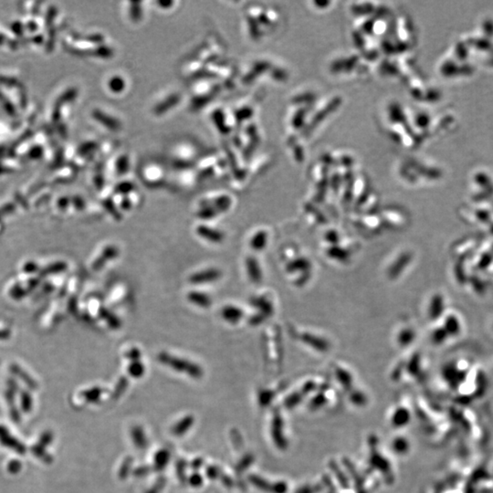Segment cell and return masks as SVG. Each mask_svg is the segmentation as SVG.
Here are the masks:
<instances>
[{"mask_svg":"<svg viewBox=\"0 0 493 493\" xmlns=\"http://www.w3.org/2000/svg\"><path fill=\"white\" fill-rule=\"evenodd\" d=\"M187 300L196 306L205 308V309L209 307L212 303L210 297L206 293H202L200 292H189L187 294Z\"/></svg>","mask_w":493,"mask_h":493,"instance_id":"12","label":"cell"},{"mask_svg":"<svg viewBox=\"0 0 493 493\" xmlns=\"http://www.w3.org/2000/svg\"><path fill=\"white\" fill-rule=\"evenodd\" d=\"M56 15V10L54 7H51V9L49 10V12H48V15H47V25L49 26L51 24L54 17Z\"/></svg>","mask_w":493,"mask_h":493,"instance_id":"22","label":"cell"},{"mask_svg":"<svg viewBox=\"0 0 493 493\" xmlns=\"http://www.w3.org/2000/svg\"><path fill=\"white\" fill-rule=\"evenodd\" d=\"M0 100L3 101V106H4L6 111H8V112H9L11 115H14V114L16 113L14 107H13V105L11 104V101L6 99L4 95L2 94V92H1V91H0Z\"/></svg>","mask_w":493,"mask_h":493,"instance_id":"20","label":"cell"},{"mask_svg":"<svg viewBox=\"0 0 493 493\" xmlns=\"http://www.w3.org/2000/svg\"><path fill=\"white\" fill-rule=\"evenodd\" d=\"M159 359L161 360L162 362L168 363V364H170L172 366L177 368V369H183V370H187V371L193 373V374H198V368H196L195 365H193L191 363L186 362L184 360H181V359L174 357L166 352H161L159 354Z\"/></svg>","mask_w":493,"mask_h":493,"instance_id":"6","label":"cell"},{"mask_svg":"<svg viewBox=\"0 0 493 493\" xmlns=\"http://www.w3.org/2000/svg\"><path fill=\"white\" fill-rule=\"evenodd\" d=\"M221 315L226 322L235 324L241 320L244 314L239 308L227 305L222 309Z\"/></svg>","mask_w":493,"mask_h":493,"instance_id":"11","label":"cell"},{"mask_svg":"<svg viewBox=\"0 0 493 493\" xmlns=\"http://www.w3.org/2000/svg\"><path fill=\"white\" fill-rule=\"evenodd\" d=\"M0 82L6 84V85H16L18 83L17 80L11 79V78H6V77H0Z\"/></svg>","mask_w":493,"mask_h":493,"instance_id":"23","label":"cell"},{"mask_svg":"<svg viewBox=\"0 0 493 493\" xmlns=\"http://www.w3.org/2000/svg\"><path fill=\"white\" fill-rule=\"evenodd\" d=\"M404 329L405 330H403V331L401 330L400 332L398 333V342L400 344H402V343L408 344L412 341L414 334H413L412 331L409 330V328H404Z\"/></svg>","mask_w":493,"mask_h":493,"instance_id":"18","label":"cell"},{"mask_svg":"<svg viewBox=\"0 0 493 493\" xmlns=\"http://www.w3.org/2000/svg\"><path fill=\"white\" fill-rule=\"evenodd\" d=\"M3 168H4V167H2V166H0V173H2V172H3Z\"/></svg>","mask_w":493,"mask_h":493,"instance_id":"26","label":"cell"},{"mask_svg":"<svg viewBox=\"0 0 493 493\" xmlns=\"http://www.w3.org/2000/svg\"><path fill=\"white\" fill-rule=\"evenodd\" d=\"M196 233L198 236H201L203 238H205L206 240L212 242V243H221L225 238V235L223 232L215 229V228H211L209 226H205V225H200V226H197Z\"/></svg>","mask_w":493,"mask_h":493,"instance_id":"8","label":"cell"},{"mask_svg":"<svg viewBox=\"0 0 493 493\" xmlns=\"http://www.w3.org/2000/svg\"><path fill=\"white\" fill-rule=\"evenodd\" d=\"M42 153H43V149L40 147V146H36V147H33L31 149L30 153H29V156L32 159H38L42 156Z\"/></svg>","mask_w":493,"mask_h":493,"instance_id":"21","label":"cell"},{"mask_svg":"<svg viewBox=\"0 0 493 493\" xmlns=\"http://www.w3.org/2000/svg\"><path fill=\"white\" fill-rule=\"evenodd\" d=\"M181 94L177 91L170 92L168 96L165 97L163 100H159L157 101L156 105L153 106V113L156 115H163L166 113L167 111H170V109L176 107V105L181 101Z\"/></svg>","mask_w":493,"mask_h":493,"instance_id":"1","label":"cell"},{"mask_svg":"<svg viewBox=\"0 0 493 493\" xmlns=\"http://www.w3.org/2000/svg\"><path fill=\"white\" fill-rule=\"evenodd\" d=\"M163 167L156 164H147L143 167L142 176L145 181L148 184H158L157 182H162L165 176Z\"/></svg>","mask_w":493,"mask_h":493,"instance_id":"5","label":"cell"},{"mask_svg":"<svg viewBox=\"0 0 493 493\" xmlns=\"http://www.w3.org/2000/svg\"><path fill=\"white\" fill-rule=\"evenodd\" d=\"M96 147H97V146H96L95 143H93V142H88V143L83 144V145H82V146L79 148V150H78V154L81 156H86V155L90 154L91 151H93V150L95 149Z\"/></svg>","mask_w":493,"mask_h":493,"instance_id":"19","label":"cell"},{"mask_svg":"<svg viewBox=\"0 0 493 493\" xmlns=\"http://www.w3.org/2000/svg\"><path fill=\"white\" fill-rule=\"evenodd\" d=\"M92 116L95 120L101 122V126H104L105 128L111 130V131L118 133V132L121 131L122 127H124L122 121L120 118H118V116L115 117V116L111 115V114H108L104 111H100L98 109L93 111Z\"/></svg>","mask_w":493,"mask_h":493,"instance_id":"3","label":"cell"},{"mask_svg":"<svg viewBox=\"0 0 493 493\" xmlns=\"http://www.w3.org/2000/svg\"><path fill=\"white\" fill-rule=\"evenodd\" d=\"M218 214L227 211L232 206L231 197L227 195L216 196L213 200H206Z\"/></svg>","mask_w":493,"mask_h":493,"instance_id":"10","label":"cell"},{"mask_svg":"<svg viewBox=\"0 0 493 493\" xmlns=\"http://www.w3.org/2000/svg\"><path fill=\"white\" fill-rule=\"evenodd\" d=\"M252 304L260 311V313L258 315L252 318V322L253 324L257 325L259 323H261L262 321H264L265 318L272 315V312H273V306H272V302H270L266 298H254V299H252Z\"/></svg>","mask_w":493,"mask_h":493,"instance_id":"2","label":"cell"},{"mask_svg":"<svg viewBox=\"0 0 493 493\" xmlns=\"http://www.w3.org/2000/svg\"><path fill=\"white\" fill-rule=\"evenodd\" d=\"M268 243V233L265 230L258 231L252 236L251 246L256 252H261L265 249Z\"/></svg>","mask_w":493,"mask_h":493,"instance_id":"16","label":"cell"},{"mask_svg":"<svg viewBox=\"0 0 493 493\" xmlns=\"http://www.w3.org/2000/svg\"><path fill=\"white\" fill-rule=\"evenodd\" d=\"M134 189H135V184L130 181L121 182L115 187L116 193L121 195H127L134 191Z\"/></svg>","mask_w":493,"mask_h":493,"instance_id":"17","label":"cell"},{"mask_svg":"<svg viewBox=\"0 0 493 493\" xmlns=\"http://www.w3.org/2000/svg\"><path fill=\"white\" fill-rule=\"evenodd\" d=\"M113 168H114V170H115L118 176L126 175V173L129 171V169H130V158H129V156L126 155V153H122L121 155H118L115 161H114Z\"/></svg>","mask_w":493,"mask_h":493,"instance_id":"13","label":"cell"},{"mask_svg":"<svg viewBox=\"0 0 493 493\" xmlns=\"http://www.w3.org/2000/svg\"><path fill=\"white\" fill-rule=\"evenodd\" d=\"M29 28H30V30H31V31H34L38 29V26L36 25L34 22H31V23L29 24Z\"/></svg>","mask_w":493,"mask_h":493,"instance_id":"25","label":"cell"},{"mask_svg":"<svg viewBox=\"0 0 493 493\" xmlns=\"http://www.w3.org/2000/svg\"><path fill=\"white\" fill-rule=\"evenodd\" d=\"M119 255V250L115 246H108L102 252L101 257L97 260L95 263L96 269H101L104 266L107 261H111Z\"/></svg>","mask_w":493,"mask_h":493,"instance_id":"15","label":"cell"},{"mask_svg":"<svg viewBox=\"0 0 493 493\" xmlns=\"http://www.w3.org/2000/svg\"><path fill=\"white\" fill-rule=\"evenodd\" d=\"M107 88L113 94L121 95L128 89V81L126 77L120 73L111 76L107 81Z\"/></svg>","mask_w":493,"mask_h":493,"instance_id":"7","label":"cell"},{"mask_svg":"<svg viewBox=\"0 0 493 493\" xmlns=\"http://www.w3.org/2000/svg\"><path fill=\"white\" fill-rule=\"evenodd\" d=\"M143 3H128L129 7H127V14L128 19L134 22L138 23V21H141L144 18V8L142 7Z\"/></svg>","mask_w":493,"mask_h":493,"instance_id":"14","label":"cell"},{"mask_svg":"<svg viewBox=\"0 0 493 493\" xmlns=\"http://www.w3.org/2000/svg\"><path fill=\"white\" fill-rule=\"evenodd\" d=\"M11 29H12V31H14L16 34H18V35H21V33L23 32V30H22V29H23V27H22L21 23H19V22H15L14 24H12V26H11Z\"/></svg>","mask_w":493,"mask_h":493,"instance_id":"24","label":"cell"},{"mask_svg":"<svg viewBox=\"0 0 493 493\" xmlns=\"http://www.w3.org/2000/svg\"><path fill=\"white\" fill-rule=\"evenodd\" d=\"M246 269L248 275L252 282L255 283L261 282L262 280V272L260 264L256 259L248 258L246 260Z\"/></svg>","mask_w":493,"mask_h":493,"instance_id":"9","label":"cell"},{"mask_svg":"<svg viewBox=\"0 0 493 493\" xmlns=\"http://www.w3.org/2000/svg\"><path fill=\"white\" fill-rule=\"evenodd\" d=\"M222 273L217 269H207L206 271L196 272L189 277V282L193 284H203L214 282L221 278Z\"/></svg>","mask_w":493,"mask_h":493,"instance_id":"4","label":"cell"}]
</instances>
